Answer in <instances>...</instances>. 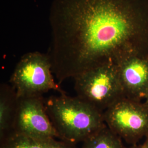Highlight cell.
Returning a JSON list of instances; mask_svg holds the SVG:
<instances>
[{"instance_id":"obj_1","label":"cell","mask_w":148,"mask_h":148,"mask_svg":"<svg viewBox=\"0 0 148 148\" xmlns=\"http://www.w3.org/2000/svg\"><path fill=\"white\" fill-rule=\"evenodd\" d=\"M49 19L58 85L128 52L148 53V0H53Z\"/></svg>"},{"instance_id":"obj_2","label":"cell","mask_w":148,"mask_h":148,"mask_svg":"<svg viewBox=\"0 0 148 148\" xmlns=\"http://www.w3.org/2000/svg\"><path fill=\"white\" fill-rule=\"evenodd\" d=\"M45 105L60 139L66 142L82 143L106 126L103 114L77 97L52 96Z\"/></svg>"},{"instance_id":"obj_3","label":"cell","mask_w":148,"mask_h":148,"mask_svg":"<svg viewBox=\"0 0 148 148\" xmlns=\"http://www.w3.org/2000/svg\"><path fill=\"white\" fill-rule=\"evenodd\" d=\"M74 79L76 97L103 114L125 97L117 66L114 62L101 64Z\"/></svg>"},{"instance_id":"obj_4","label":"cell","mask_w":148,"mask_h":148,"mask_svg":"<svg viewBox=\"0 0 148 148\" xmlns=\"http://www.w3.org/2000/svg\"><path fill=\"white\" fill-rule=\"evenodd\" d=\"M18 98L42 96L53 90L65 93L55 82L52 65L47 54H25L16 65L10 79Z\"/></svg>"},{"instance_id":"obj_5","label":"cell","mask_w":148,"mask_h":148,"mask_svg":"<svg viewBox=\"0 0 148 148\" xmlns=\"http://www.w3.org/2000/svg\"><path fill=\"white\" fill-rule=\"evenodd\" d=\"M103 116L106 126L131 146L148 134V107L142 101L123 98Z\"/></svg>"},{"instance_id":"obj_6","label":"cell","mask_w":148,"mask_h":148,"mask_svg":"<svg viewBox=\"0 0 148 148\" xmlns=\"http://www.w3.org/2000/svg\"><path fill=\"white\" fill-rule=\"evenodd\" d=\"M18 98L13 133L60 139L48 115L42 96Z\"/></svg>"},{"instance_id":"obj_7","label":"cell","mask_w":148,"mask_h":148,"mask_svg":"<svg viewBox=\"0 0 148 148\" xmlns=\"http://www.w3.org/2000/svg\"><path fill=\"white\" fill-rule=\"evenodd\" d=\"M115 63L125 98L144 100L148 89V54L129 52L119 58Z\"/></svg>"},{"instance_id":"obj_8","label":"cell","mask_w":148,"mask_h":148,"mask_svg":"<svg viewBox=\"0 0 148 148\" xmlns=\"http://www.w3.org/2000/svg\"><path fill=\"white\" fill-rule=\"evenodd\" d=\"M18 97L11 85L3 84L0 87V141L14 132Z\"/></svg>"},{"instance_id":"obj_9","label":"cell","mask_w":148,"mask_h":148,"mask_svg":"<svg viewBox=\"0 0 148 148\" xmlns=\"http://www.w3.org/2000/svg\"><path fill=\"white\" fill-rule=\"evenodd\" d=\"M0 148H77L76 145L59 139L38 138L12 133L0 141Z\"/></svg>"},{"instance_id":"obj_10","label":"cell","mask_w":148,"mask_h":148,"mask_svg":"<svg viewBox=\"0 0 148 148\" xmlns=\"http://www.w3.org/2000/svg\"><path fill=\"white\" fill-rule=\"evenodd\" d=\"M81 148H127L123 141L106 126L82 143Z\"/></svg>"},{"instance_id":"obj_11","label":"cell","mask_w":148,"mask_h":148,"mask_svg":"<svg viewBox=\"0 0 148 148\" xmlns=\"http://www.w3.org/2000/svg\"><path fill=\"white\" fill-rule=\"evenodd\" d=\"M144 103L145 104V105L148 107V89L147 91V93L145 95L144 99Z\"/></svg>"},{"instance_id":"obj_12","label":"cell","mask_w":148,"mask_h":148,"mask_svg":"<svg viewBox=\"0 0 148 148\" xmlns=\"http://www.w3.org/2000/svg\"><path fill=\"white\" fill-rule=\"evenodd\" d=\"M145 138V141L142 145L143 146V148H148V134Z\"/></svg>"},{"instance_id":"obj_13","label":"cell","mask_w":148,"mask_h":148,"mask_svg":"<svg viewBox=\"0 0 148 148\" xmlns=\"http://www.w3.org/2000/svg\"><path fill=\"white\" fill-rule=\"evenodd\" d=\"M128 148H143L142 144H136L130 146V147Z\"/></svg>"}]
</instances>
